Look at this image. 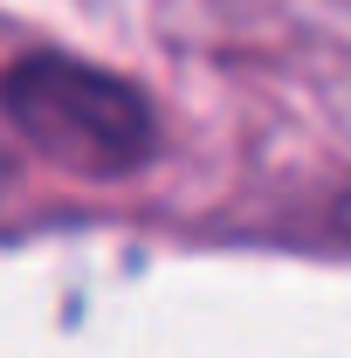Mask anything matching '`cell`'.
<instances>
[{
	"label": "cell",
	"instance_id": "6da1fadb",
	"mask_svg": "<svg viewBox=\"0 0 351 358\" xmlns=\"http://www.w3.org/2000/svg\"><path fill=\"white\" fill-rule=\"evenodd\" d=\"M0 110L48 166L76 179H124L159 152L145 90L76 55H21L0 76Z\"/></svg>",
	"mask_w": 351,
	"mask_h": 358
},
{
	"label": "cell",
	"instance_id": "7a4b0ae2",
	"mask_svg": "<svg viewBox=\"0 0 351 358\" xmlns=\"http://www.w3.org/2000/svg\"><path fill=\"white\" fill-rule=\"evenodd\" d=\"M331 234L351 241V193H338V207H331Z\"/></svg>",
	"mask_w": 351,
	"mask_h": 358
}]
</instances>
